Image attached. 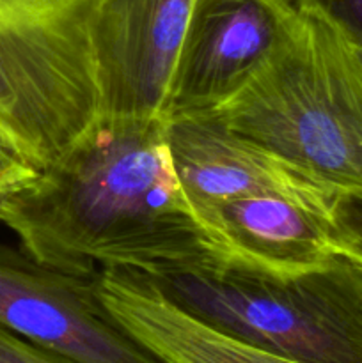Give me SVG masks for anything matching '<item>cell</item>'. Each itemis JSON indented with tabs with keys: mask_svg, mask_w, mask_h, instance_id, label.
<instances>
[{
	"mask_svg": "<svg viewBox=\"0 0 362 363\" xmlns=\"http://www.w3.org/2000/svg\"><path fill=\"white\" fill-rule=\"evenodd\" d=\"M146 277L174 305L241 342L302 363H362V266L343 255L297 277L227 264Z\"/></svg>",
	"mask_w": 362,
	"mask_h": 363,
	"instance_id": "3",
	"label": "cell"
},
{
	"mask_svg": "<svg viewBox=\"0 0 362 363\" xmlns=\"http://www.w3.org/2000/svg\"><path fill=\"white\" fill-rule=\"evenodd\" d=\"M0 326L73 363H163L106 312L94 279L0 247Z\"/></svg>",
	"mask_w": 362,
	"mask_h": 363,
	"instance_id": "5",
	"label": "cell"
},
{
	"mask_svg": "<svg viewBox=\"0 0 362 363\" xmlns=\"http://www.w3.org/2000/svg\"><path fill=\"white\" fill-rule=\"evenodd\" d=\"M167 142L192 209L247 195H283L329 208L334 194L261 145L231 131L212 110L165 119Z\"/></svg>",
	"mask_w": 362,
	"mask_h": 363,
	"instance_id": "8",
	"label": "cell"
},
{
	"mask_svg": "<svg viewBox=\"0 0 362 363\" xmlns=\"http://www.w3.org/2000/svg\"><path fill=\"white\" fill-rule=\"evenodd\" d=\"M98 0H0V138L45 170L99 113Z\"/></svg>",
	"mask_w": 362,
	"mask_h": 363,
	"instance_id": "4",
	"label": "cell"
},
{
	"mask_svg": "<svg viewBox=\"0 0 362 363\" xmlns=\"http://www.w3.org/2000/svg\"><path fill=\"white\" fill-rule=\"evenodd\" d=\"M295 11L291 0H195L165 119L215 110L243 89L272 55Z\"/></svg>",
	"mask_w": 362,
	"mask_h": 363,
	"instance_id": "7",
	"label": "cell"
},
{
	"mask_svg": "<svg viewBox=\"0 0 362 363\" xmlns=\"http://www.w3.org/2000/svg\"><path fill=\"white\" fill-rule=\"evenodd\" d=\"M39 170L20 158L0 138V211L4 204L38 177Z\"/></svg>",
	"mask_w": 362,
	"mask_h": 363,
	"instance_id": "13",
	"label": "cell"
},
{
	"mask_svg": "<svg viewBox=\"0 0 362 363\" xmlns=\"http://www.w3.org/2000/svg\"><path fill=\"white\" fill-rule=\"evenodd\" d=\"M0 223L35 261L80 279L222 264L181 186L163 119L98 117L4 204Z\"/></svg>",
	"mask_w": 362,
	"mask_h": 363,
	"instance_id": "1",
	"label": "cell"
},
{
	"mask_svg": "<svg viewBox=\"0 0 362 363\" xmlns=\"http://www.w3.org/2000/svg\"><path fill=\"white\" fill-rule=\"evenodd\" d=\"M295 6L329 21L351 45L362 48V0H295Z\"/></svg>",
	"mask_w": 362,
	"mask_h": 363,
	"instance_id": "12",
	"label": "cell"
},
{
	"mask_svg": "<svg viewBox=\"0 0 362 363\" xmlns=\"http://www.w3.org/2000/svg\"><path fill=\"white\" fill-rule=\"evenodd\" d=\"M329 220L336 254L362 266V190L334 194Z\"/></svg>",
	"mask_w": 362,
	"mask_h": 363,
	"instance_id": "11",
	"label": "cell"
},
{
	"mask_svg": "<svg viewBox=\"0 0 362 363\" xmlns=\"http://www.w3.org/2000/svg\"><path fill=\"white\" fill-rule=\"evenodd\" d=\"M222 264L272 277H297L337 257L329 208L283 195H247L195 211Z\"/></svg>",
	"mask_w": 362,
	"mask_h": 363,
	"instance_id": "9",
	"label": "cell"
},
{
	"mask_svg": "<svg viewBox=\"0 0 362 363\" xmlns=\"http://www.w3.org/2000/svg\"><path fill=\"white\" fill-rule=\"evenodd\" d=\"M355 50H357L358 57H361V60H362V48H357V46H355Z\"/></svg>",
	"mask_w": 362,
	"mask_h": 363,
	"instance_id": "15",
	"label": "cell"
},
{
	"mask_svg": "<svg viewBox=\"0 0 362 363\" xmlns=\"http://www.w3.org/2000/svg\"><path fill=\"white\" fill-rule=\"evenodd\" d=\"M212 112L332 194L362 190V60L329 21L295 11L261 69Z\"/></svg>",
	"mask_w": 362,
	"mask_h": 363,
	"instance_id": "2",
	"label": "cell"
},
{
	"mask_svg": "<svg viewBox=\"0 0 362 363\" xmlns=\"http://www.w3.org/2000/svg\"><path fill=\"white\" fill-rule=\"evenodd\" d=\"M0 363H73L0 326Z\"/></svg>",
	"mask_w": 362,
	"mask_h": 363,
	"instance_id": "14",
	"label": "cell"
},
{
	"mask_svg": "<svg viewBox=\"0 0 362 363\" xmlns=\"http://www.w3.org/2000/svg\"><path fill=\"white\" fill-rule=\"evenodd\" d=\"M94 286L114 321L163 363H302L204 325L167 300L144 273L106 268Z\"/></svg>",
	"mask_w": 362,
	"mask_h": 363,
	"instance_id": "10",
	"label": "cell"
},
{
	"mask_svg": "<svg viewBox=\"0 0 362 363\" xmlns=\"http://www.w3.org/2000/svg\"><path fill=\"white\" fill-rule=\"evenodd\" d=\"M195 0H98L92 50L98 117L165 121L167 94Z\"/></svg>",
	"mask_w": 362,
	"mask_h": 363,
	"instance_id": "6",
	"label": "cell"
}]
</instances>
